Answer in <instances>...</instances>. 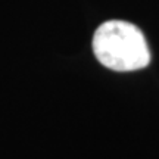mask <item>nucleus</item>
<instances>
[{
  "instance_id": "1",
  "label": "nucleus",
  "mask_w": 159,
  "mask_h": 159,
  "mask_svg": "<svg viewBox=\"0 0 159 159\" xmlns=\"http://www.w3.org/2000/svg\"><path fill=\"white\" fill-rule=\"evenodd\" d=\"M93 52L103 66L118 72L146 68L150 62V50L140 28L119 19L106 21L96 30Z\"/></svg>"
}]
</instances>
